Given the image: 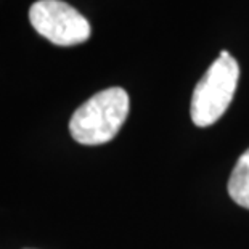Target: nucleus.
Masks as SVG:
<instances>
[{"label":"nucleus","instance_id":"f03ea898","mask_svg":"<svg viewBox=\"0 0 249 249\" xmlns=\"http://www.w3.org/2000/svg\"><path fill=\"white\" fill-rule=\"evenodd\" d=\"M238 79V61L227 50H222L193 90L190 114L195 125L209 127L225 114L235 97Z\"/></svg>","mask_w":249,"mask_h":249},{"label":"nucleus","instance_id":"7ed1b4c3","mask_svg":"<svg viewBox=\"0 0 249 249\" xmlns=\"http://www.w3.org/2000/svg\"><path fill=\"white\" fill-rule=\"evenodd\" d=\"M29 21L42 37L60 47L84 44L92 33L89 21L61 0H37L29 8Z\"/></svg>","mask_w":249,"mask_h":249},{"label":"nucleus","instance_id":"20e7f679","mask_svg":"<svg viewBox=\"0 0 249 249\" xmlns=\"http://www.w3.org/2000/svg\"><path fill=\"white\" fill-rule=\"evenodd\" d=\"M230 198L238 206L249 209V148L238 158L227 185Z\"/></svg>","mask_w":249,"mask_h":249},{"label":"nucleus","instance_id":"f257e3e1","mask_svg":"<svg viewBox=\"0 0 249 249\" xmlns=\"http://www.w3.org/2000/svg\"><path fill=\"white\" fill-rule=\"evenodd\" d=\"M129 116V95L111 87L82 103L70 121L71 137L81 145L95 146L113 140Z\"/></svg>","mask_w":249,"mask_h":249}]
</instances>
